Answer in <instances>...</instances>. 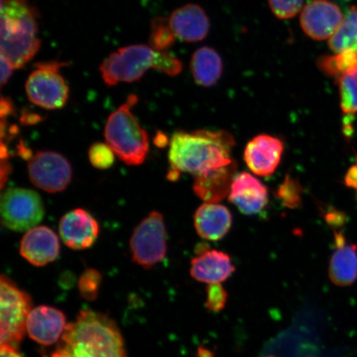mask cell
Listing matches in <instances>:
<instances>
[{
    "label": "cell",
    "mask_w": 357,
    "mask_h": 357,
    "mask_svg": "<svg viewBox=\"0 0 357 357\" xmlns=\"http://www.w3.org/2000/svg\"><path fill=\"white\" fill-rule=\"evenodd\" d=\"M169 146L168 178L172 181L182 172L197 177L235 162L231 158L234 138L225 131H178Z\"/></svg>",
    "instance_id": "cell-1"
},
{
    "label": "cell",
    "mask_w": 357,
    "mask_h": 357,
    "mask_svg": "<svg viewBox=\"0 0 357 357\" xmlns=\"http://www.w3.org/2000/svg\"><path fill=\"white\" fill-rule=\"evenodd\" d=\"M45 357H127V354L114 321L87 310L66 325L56 350Z\"/></svg>",
    "instance_id": "cell-2"
},
{
    "label": "cell",
    "mask_w": 357,
    "mask_h": 357,
    "mask_svg": "<svg viewBox=\"0 0 357 357\" xmlns=\"http://www.w3.org/2000/svg\"><path fill=\"white\" fill-rule=\"evenodd\" d=\"M38 17L37 10L28 0H1L0 53L15 69L29 63L41 47Z\"/></svg>",
    "instance_id": "cell-3"
},
{
    "label": "cell",
    "mask_w": 357,
    "mask_h": 357,
    "mask_svg": "<svg viewBox=\"0 0 357 357\" xmlns=\"http://www.w3.org/2000/svg\"><path fill=\"white\" fill-rule=\"evenodd\" d=\"M182 62L168 51H156L144 44L119 48L102 61L100 67L102 79L107 86L138 82L151 69L169 77L181 73Z\"/></svg>",
    "instance_id": "cell-4"
},
{
    "label": "cell",
    "mask_w": 357,
    "mask_h": 357,
    "mask_svg": "<svg viewBox=\"0 0 357 357\" xmlns=\"http://www.w3.org/2000/svg\"><path fill=\"white\" fill-rule=\"evenodd\" d=\"M137 102L136 95L129 96L127 101L110 114L105 128L106 144L128 166L144 163L149 153V133L141 127L132 110Z\"/></svg>",
    "instance_id": "cell-5"
},
{
    "label": "cell",
    "mask_w": 357,
    "mask_h": 357,
    "mask_svg": "<svg viewBox=\"0 0 357 357\" xmlns=\"http://www.w3.org/2000/svg\"><path fill=\"white\" fill-rule=\"evenodd\" d=\"M32 310L29 294L7 275L0 281V343L17 348L26 331V320Z\"/></svg>",
    "instance_id": "cell-6"
},
{
    "label": "cell",
    "mask_w": 357,
    "mask_h": 357,
    "mask_svg": "<svg viewBox=\"0 0 357 357\" xmlns=\"http://www.w3.org/2000/svg\"><path fill=\"white\" fill-rule=\"evenodd\" d=\"M66 62L47 61L35 64L25 84L26 96L33 105L48 110L63 108L69 98V87L60 74Z\"/></svg>",
    "instance_id": "cell-7"
},
{
    "label": "cell",
    "mask_w": 357,
    "mask_h": 357,
    "mask_svg": "<svg viewBox=\"0 0 357 357\" xmlns=\"http://www.w3.org/2000/svg\"><path fill=\"white\" fill-rule=\"evenodd\" d=\"M132 261L150 269L164 260L167 253V231L162 213L151 212L133 231L130 239Z\"/></svg>",
    "instance_id": "cell-8"
},
{
    "label": "cell",
    "mask_w": 357,
    "mask_h": 357,
    "mask_svg": "<svg viewBox=\"0 0 357 357\" xmlns=\"http://www.w3.org/2000/svg\"><path fill=\"white\" fill-rule=\"evenodd\" d=\"M0 212L3 225L15 231L33 229L43 220L45 213L43 200L37 192L24 188L4 191Z\"/></svg>",
    "instance_id": "cell-9"
},
{
    "label": "cell",
    "mask_w": 357,
    "mask_h": 357,
    "mask_svg": "<svg viewBox=\"0 0 357 357\" xmlns=\"http://www.w3.org/2000/svg\"><path fill=\"white\" fill-rule=\"evenodd\" d=\"M28 172L31 182L47 193L63 191L73 181L69 160L56 151H38L29 160Z\"/></svg>",
    "instance_id": "cell-10"
},
{
    "label": "cell",
    "mask_w": 357,
    "mask_h": 357,
    "mask_svg": "<svg viewBox=\"0 0 357 357\" xmlns=\"http://www.w3.org/2000/svg\"><path fill=\"white\" fill-rule=\"evenodd\" d=\"M343 20L342 12L329 0H312L302 8L301 26L305 33L315 41L331 38Z\"/></svg>",
    "instance_id": "cell-11"
},
{
    "label": "cell",
    "mask_w": 357,
    "mask_h": 357,
    "mask_svg": "<svg viewBox=\"0 0 357 357\" xmlns=\"http://www.w3.org/2000/svg\"><path fill=\"white\" fill-rule=\"evenodd\" d=\"M284 153L282 141L266 134L253 137L244 151V160L255 175L267 177L279 167Z\"/></svg>",
    "instance_id": "cell-12"
},
{
    "label": "cell",
    "mask_w": 357,
    "mask_h": 357,
    "mask_svg": "<svg viewBox=\"0 0 357 357\" xmlns=\"http://www.w3.org/2000/svg\"><path fill=\"white\" fill-rule=\"evenodd\" d=\"M59 231L67 247L84 250L96 243L100 234V226L91 213L82 208H77L61 218Z\"/></svg>",
    "instance_id": "cell-13"
},
{
    "label": "cell",
    "mask_w": 357,
    "mask_h": 357,
    "mask_svg": "<svg viewBox=\"0 0 357 357\" xmlns=\"http://www.w3.org/2000/svg\"><path fill=\"white\" fill-rule=\"evenodd\" d=\"M235 266L226 252L216 249L199 248L190 262V275L198 282L222 284L234 274Z\"/></svg>",
    "instance_id": "cell-14"
},
{
    "label": "cell",
    "mask_w": 357,
    "mask_h": 357,
    "mask_svg": "<svg viewBox=\"0 0 357 357\" xmlns=\"http://www.w3.org/2000/svg\"><path fill=\"white\" fill-rule=\"evenodd\" d=\"M20 254L30 264L46 266L56 261L59 256V238L50 227H35L22 236Z\"/></svg>",
    "instance_id": "cell-15"
},
{
    "label": "cell",
    "mask_w": 357,
    "mask_h": 357,
    "mask_svg": "<svg viewBox=\"0 0 357 357\" xmlns=\"http://www.w3.org/2000/svg\"><path fill=\"white\" fill-rule=\"evenodd\" d=\"M66 325L63 312L54 307L41 305L31 310L26 330L36 342L51 346L61 338Z\"/></svg>",
    "instance_id": "cell-16"
},
{
    "label": "cell",
    "mask_w": 357,
    "mask_h": 357,
    "mask_svg": "<svg viewBox=\"0 0 357 357\" xmlns=\"http://www.w3.org/2000/svg\"><path fill=\"white\" fill-rule=\"evenodd\" d=\"M168 20L176 38L186 43L203 41L211 29L208 16L198 4L189 3L176 8Z\"/></svg>",
    "instance_id": "cell-17"
},
{
    "label": "cell",
    "mask_w": 357,
    "mask_h": 357,
    "mask_svg": "<svg viewBox=\"0 0 357 357\" xmlns=\"http://www.w3.org/2000/svg\"><path fill=\"white\" fill-rule=\"evenodd\" d=\"M229 199L245 215H254L266 208L268 190L252 174L242 172L231 185Z\"/></svg>",
    "instance_id": "cell-18"
},
{
    "label": "cell",
    "mask_w": 357,
    "mask_h": 357,
    "mask_svg": "<svg viewBox=\"0 0 357 357\" xmlns=\"http://www.w3.org/2000/svg\"><path fill=\"white\" fill-rule=\"evenodd\" d=\"M333 231L335 250L329 261V279L337 287H350L357 280V245L347 243L341 231Z\"/></svg>",
    "instance_id": "cell-19"
},
{
    "label": "cell",
    "mask_w": 357,
    "mask_h": 357,
    "mask_svg": "<svg viewBox=\"0 0 357 357\" xmlns=\"http://www.w3.org/2000/svg\"><path fill=\"white\" fill-rule=\"evenodd\" d=\"M196 231L201 238L217 242L229 233L233 217L229 209L218 203H204L194 217Z\"/></svg>",
    "instance_id": "cell-20"
},
{
    "label": "cell",
    "mask_w": 357,
    "mask_h": 357,
    "mask_svg": "<svg viewBox=\"0 0 357 357\" xmlns=\"http://www.w3.org/2000/svg\"><path fill=\"white\" fill-rule=\"evenodd\" d=\"M236 164L233 162L206 174L195 177L193 190L205 203H218L230 194L231 185L236 176Z\"/></svg>",
    "instance_id": "cell-21"
},
{
    "label": "cell",
    "mask_w": 357,
    "mask_h": 357,
    "mask_svg": "<svg viewBox=\"0 0 357 357\" xmlns=\"http://www.w3.org/2000/svg\"><path fill=\"white\" fill-rule=\"evenodd\" d=\"M190 70L196 84L203 87H211L216 84L222 77V58L213 48L200 47L191 57Z\"/></svg>",
    "instance_id": "cell-22"
},
{
    "label": "cell",
    "mask_w": 357,
    "mask_h": 357,
    "mask_svg": "<svg viewBox=\"0 0 357 357\" xmlns=\"http://www.w3.org/2000/svg\"><path fill=\"white\" fill-rule=\"evenodd\" d=\"M330 50L335 53L357 52V6L349 8L336 32L328 41Z\"/></svg>",
    "instance_id": "cell-23"
},
{
    "label": "cell",
    "mask_w": 357,
    "mask_h": 357,
    "mask_svg": "<svg viewBox=\"0 0 357 357\" xmlns=\"http://www.w3.org/2000/svg\"><path fill=\"white\" fill-rule=\"evenodd\" d=\"M357 64V52L345 51L332 56H320L317 66L330 78L337 80Z\"/></svg>",
    "instance_id": "cell-24"
},
{
    "label": "cell",
    "mask_w": 357,
    "mask_h": 357,
    "mask_svg": "<svg viewBox=\"0 0 357 357\" xmlns=\"http://www.w3.org/2000/svg\"><path fill=\"white\" fill-rule=\"evenodd\" d=\"M340 93V105L343 113H357V64L343 74L337 82Z\"/></svg>",
    "instance_id": "cell-25"
},
{
    "label": "cell",
    "mask_w": 357,
    "mask_h": 357,
    "mask_svg": "<svg viewBox=\"0 0 357 357\" xmlns=\"http://www.w3.org/2000/svg\"><path fill=\"white\" fill-rule=\"evenodd\" d=\"M176 35L174 34L168 19L156 17L151 22L149 46L156 51H168V49L176 42Z\"/></svg>",
    "instance_id": "cell-26"
},
{
    "label": "cell",
    "mask_w": 357,
    "mask_h": 357,
    "mask_svg": "<svg viewBox=\"0 0 357 357\" xmlns=\"http://www.w3.org/2000/svg\"><path fill=\"white\" fill-rule=\"evenodd\" d=\"M302 188L292 176H287L278 190V197L285 207L297 208L301 205Z\"/></svg>",
    "instance_id": "cell-27"
},
{
    "label": "cell",
    "mask_w": 357,
    "mask_h": 357,
    "mask_svg": "<svg viewBox=\"0 0 357 357\" xmlns=\"http://www.w3.org/2000/svg\"><path fill=\"white\" fill-rule=\"evenodd\" d=\"M102 275L99 271L87 269L83 272L79 280L80 296L88 301H95L99 294Z\"/></svg>",
    "instance_id": "cell-28"
},
{
    "label": "cell",
    "mask_w": 357,
    "mask_h": 357,
    "mask_svg": "<svg viewBox=\"0 0 357 357\" xmlns=\"http://www.w3.org/2000/svg\"><path fill=\"white\" fill-rule=\"evenodd\" d=\"M113 149L102 142H96L89 150V160L92 166L100 169H106L113 166L115 160Z\"/></svg>",
    "instance_id": "cell-29"
},
{
    "label": "cell",
    "mask_w": 357,
    "mask_h": 357,
    "mask_svg": "<svg viewBox=\"0 0 357 357\" xmlns=\"http://www.w3.org/2000/svg\"><path fill=\"white\" fill-rule=\"evenodd\" d=\"M229 294L222 284H208L205 307L212 312H220L225 309Z\"/></svg>",
    "instance_id": "cell-30"
},
{
    "label": "cell",
    "mask_w": 357,
    "mask_h": 357,
    "mask_svg": "<svg viewBox=\"0 0 357 357\" xmlns=\"http://www.w3.org/2000/svg\"><path fill=\"white\" fill-rule=\"evenodd\" d=\"M272 13L280 20H289L302 10L303 0H268Z\"/></svg>",
    "instance_id": "cell-31"
},
{
    "label": "cell",
    "mask_w": 357,
    "mask_h": 357,
    "mask_svg": "<svg viewBox=\"0 0 357 357\" xmlns=\"http://www.w3.org/2000/svg\"><path fill=\"white\" fill-rule=\"evenodd\" d=\"M0 66H1V73H1V77H0V79H1V86L3 87L8 82L13 70H15V68L11 61L2 53H0Z\"/></svg>",
    "instance_id": "cell-32"
},
{
    "label": "cell",
    "mask_w": 357,
    "mask_h": 357,
    "mask_svg": "<svg viewBox=\"0 0 357 357\" xmlns=\"http://www.w3.org/2000/svg\"><path fill=\"white\" fill-rule=\"evenodd\" d=\"M345 183L347 186L357 190V158L356 164L348 169L345 176Z\"/></svg>",
    "instance_id": "cell-33"
},
{
    "label": "cell",
    "mask_w": 357,
    "mask_h": 357,
    "mask_svg": "<svg viewBox=\"0 0 357 357\" xmlns=\"http://www.w3.org/2000/svg\"><path fill=\"white\" fill-rule=\"evenodd\" d=\"M13 114V105L12 101L8 98H1V102H0V114L1 119H6L8 116Z\"/></svg>",
    "instance_id": "cell-34"
},
{
    "label": "cell",
    "mask_w": 357,
    "mask_h": 357,
    "mask_svg": "<svg viewBox=\"0 0 357 357\" xmlns=\"http://www.w3.org/2000/svg\"><path fill=\"white\" fill-rule=\"evenodd\" d=\"M326 220L332 226L342 225L344 222V215L337 212L328 213L326 216Z\"/></svg>",
    "instance_id": "cell-35"
},
{
    "label": "cell",
    "mask_w": 357,
    "mask_h": 357,
    "mask_svg": "<svg viewBox=\"0 0 357 357\" xmlns=\"http://www.w3.org/2000/svg\"><path fill=\"white\" fill-rule=\"evenodd\" d=\"M0 357H24L17 348L10 346H1L0 348Z\"/></svg>",
    "instance_id": "cell-36"
},
{
    "label": "cell",
    "mask_w": 357,
    "mask_h": 357,
    "mask_svg": "<svg viewBox=\"0 0 357 357\" xmlns=\"http://www.w3.org/2000/svg\"><path fill=\"white\" fill-rule=\"evenodd\" d=\"M41 117L35 114H24L21 119V121L24 124H35L40 122Z\"/></svg>",
    "instance_id": "cell-37"
},
{
    "label": "cell",
    "mask_w": 357,
    "mask_h": 357,
    "mask_svg": "<svg viewBox=\"0 0 357 357\" xmlns=\"http://www.w3.org/2000/svg\"><path fill=\"white\" fill-rule=\"evenodd\" d=\"M166 136L163 135L162 133H158V135L155 137V144L158 146H162L166 144Z\"/></svg>",
    "instance_id": "cell-38"
},
{
    "label": "cell",
    "mask_w": 357,
    "mask_h": 357,
    "mask_svg": "<svg viewBox=\"0 0 357 357\" xmlns=\"http://www.w3.org/2000/svg\"><path fill=\"white\" fill-rule=\"evenodd\" d=\"M338 1L347 3V2L351 1V0H338Z\"/></svg>",
    "instance_id": "cell-39"
},
{
    "label": "cell",
    "mask_w": 357,
    "mask_h": 357,
    "mask_svg": "<svg viewBox=\"0 0 357 357\" xmlns=\"http://www.w3.org/2000/svg\"><path fill=\"white\" fill-rule=\"evenodd\" d=\"M263 357H275V356H263Z\"/></svg>",
    "instance_id": "cell-40"
},
{
    "label": "cell",
    "mask_w": 357,
    "mask_h": 357,
    "mask_svg": "<svg viewBox=\"0 0 357 357\" xmlns=\"http://www.w3.org/2000/svg\"></svg>",
    "instance_id": "cell-41"
}]
</instances>
